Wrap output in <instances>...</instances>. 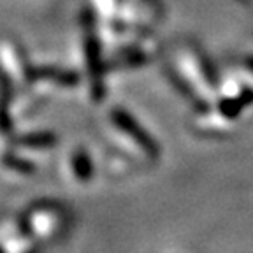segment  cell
I'll return each instance as SVG.
<instances>
[{
	"instance_id": "obj_1",
	"label": "cell",
	"mask_w": 253,
	"mask_h": 253,
	"mask_svg": "<svg viewBox=\"0 0 253 253\" xmlns=\"http://www.w3.org/2000/svg\"><path fill=\"white\" fill-rule=\"evenodd\" d=\"M111 120H113V123L118 126L123 134H126L128 137L134 139L135 144H137V146L141 148L148 157H151V158L158 157L160 148H158L157 141H155V139L151 137L144 128H142V125H139L137 120H135L128 111L113 109L111 111Z\"/></svg>"
},
{
	"instance_id": "obj_2",
	"label": "cell",
	"mask_w": 253,
	"mask_h": 253,
	"mask_svg": "<svg viewBox=\"0 0 253 253\" xmlns=\"http://www.w3.org/2000/svg\"><path fill=\"white\" fill-rule=\"evenodd\" d=\"M16 146L32 148V150H46V148H53L58 144V137L53 132H30V134H23L20 137L14 139Z\"/></svg>"
},
{
	"instance_id": "obj_3",
	"label": "cell",
	"mask_w": 253,
	"mask_h": 253,
	"mask_svg": "<svg viewBox=\"0 0 253 253\" xmlns=\"http://www.w3.org/2000/svg\"><path fill=\"white\" fill-rule=\"evenodd\" d=\"M32 78H42V79H53L62 86H76L79 81V76L72 71H63V69H51V67H42L36 69L30 72Z\"/></svg>"
},
{
	"instance_id": "obj_4",
	"label": "cell",
	"mask_w": 253,
	"mask_h": 253,
	"mask_svg": "<svg viewBox=\"0 0 253 253\" xmlns=\"http://www.w3.org/2000/svg\"><path fill=\"white\" fill-rule=\"evenodd\" d=\"M72 170H74V176L79 181H90L93 178V162H91L90 155L86 150H76L72 155Z\"/></svg>"
},
{
	"instance_id": "obj_5",
	"label": "cell",
	"mask_w": 253,
	"mask_h": 253,
	"mask_svg": "<svg viewBox=\"0 0 253 253\" xmlns=\"http://www.w3.org/2000/svg\"><path fill=\"white\" fill-rule=\"evenodd\" d=\"M9 99H11L9 81L5 76H2V95H0V132L2 134H9L12 130V120L9 116Z\"/></svg>"
},
{
	"instance_id": "obj_6",
	"label": "cell",
	"mask_w": 253,
	"mask_h": 253,
	"mask_svg": "<svg viewBox=\"0 0 253 253\" xmlns=\"http://www.w3.org/2000/svg\"><path fill=\"white\" fill-rule=\"evenodd\" d=\"M2 164H4L7 169L14 170V172L25 174V176L34 174L37 170V167L34 162H30V160H27V158L18 157V155H12V153H5L4 158H2Z\"/></svg>"
},
{
	"instance_id": "obj_7",
	"label": "cell",
	"mask_w": 253,
	"mask_h": 253,
	"mask_svg": "<svg viewBox=\"0 0 253 253\" xmlns=\"http://www.w3.org/2000/svg\"><path fill=\"white\" fill-rule=\"evenodd\" d=\"M28 253H39V250H30Z\"/></svg>"
},
{
	"instance_id": "obj_8",
	"label": "cell",
	"mask_w": 253,
	"mask_h": 253,
	"mask_svg": "<svg viewBox=\"0 0 253 253\" xmlns=\"http://www.w3.org/2000/svg\"><path fill=\"white\" fill-rule=\"evenodd\" d=\"M0 253H7V252H5V250L2 248V246H0Z\"/></svg>"
}]
</instances>
